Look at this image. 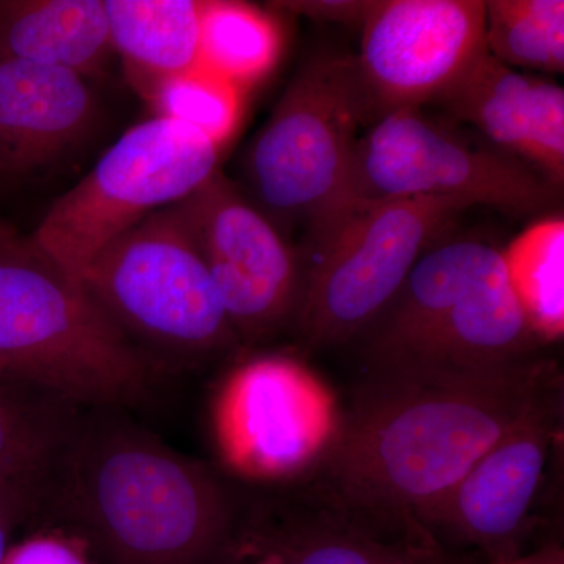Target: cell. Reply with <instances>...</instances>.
Returning <instances> with one entry per match:
<instances>
[{"label":"cell","instance_id":"obj_1","mask_svg":"<svg viewBox=\"0 0 564 564\" xmlns=\"http://www.w3.org/2000/svg\"><path fill=\"white\" fill-rule=\"evenodd\" d=\"M562 389L545 358L502 372L364 378L332 443L293 484L386 532L430 536L419 516Z\"/></svg>","mask_w":564,"mask_h":564},{"label":"cell","instance_id":"obj_2","mask_svg":"<svg viewBox=\"0 0 564 564\" xmlns=\"http://www.w3.org/2000/svg\"><path fill=\"white\" fill-rule=\"evenodd\" d=\"M250 503L206 464L118 408H84L41 485L32 522L91 564H215Z\"/></svg>","mask_w":564,"mask_h":564},{"label":"cell","instance_id":"obj_3","mask_svg":"<svg viewBox=\"0 0 564 564\" xmlns=\"http://www.w3.org/2000/svg\"><path fill=\"white\" fill-rule=\"evenodd\" d=\"M356 339L366 378L502 372L543 358L544 344L508 284L500 251L470 239L426 251Z\"/></svg>","mask_w":564,"mask_h":564},{"label":"cell","instance_id":"obj_4","mask_svg":"<svg viewBox=\"0 0 564 564\" xmlns=\"http://www.w3.org/2000/svg\"><path fill=\"white\" fill-rule=\"evenodd\" d=\"M155 367L31 240L0 252V378L84 408L131 410Z\"/></svg>","mask_w":564,"mask_h":564},{"label":"cell","instance_id":"obj_5","mask_svg":"<svg viewBox=\"0 0 564 564\" xmlns=\"http://www.w3.org/2000/svg\"><path fill=\"white\" fill-rule=\"evenodd\" d=\"M77 281L155 370L191 369L240 347L177 204L107 245Z\"/></svg>","mask_w":564,"mask_h":564},{"label":"cell","instance_id":"obj_6","mask_svg":"<svg viewBox=\"0 0 564 564\" xmlns=\"http://www.w3.org/2000/svg\"><path fill=\"white\" fill-rule=\"evenodd\" d=\"M375 121L356 57L304 63L248 150L259 209L276 226L303 225L314 240L350 206L356 148Z\"/></svg>","mask_w":564,"mask_h":564},{"label":"cell","instance_id":"obj_7","mask_svg":"<svg viewBox=\"0 0 564 564\" xmlns=\"http://www.w3.org/2000/svg\"><path fill=\"white\" fill-rule=\"evenodd\" d=\"M470 207L441 196L352 202L300 254L304 284L293 328L304 350L355 340Z\"/></svg>","mask_w":564,"mask_h":564},{"label":"cell","instance_id":"obj_8","mask_svg":"<svg viewBox=\"0 0 564 564\" xmlns=\"http://www.w3.org/2000/svg\"><path fill=\"white\" fill-rule=\"evenodd\" d=\"M220 151L181 122L162 117L139 122L52 204L29 240L77 280L121 234L198 191L217 172Z\"/></svg>","mask_w":564,"mask_h":564},{"label":"cell","instance_id":"obj_9","mask_svg":"<svg viewBox=\"0 0 564 564\" xmlns=\"http://www.w3.org/2000/svg\"><path fill=\"white\" fill-rule=\"evenodd\" d=\"M556 195L532 166L466 143L421 109L378 118L362 133L352 162L351 203L441 196L530 215L547 209Z\"/></svg>","mask_w":564,"mask_h":564},{"label":"cell","instance_id":"obj_10","mask_svg":"<svg viewBox=\"0 0 564 564\" xmlns=\"http://www.w3.org/2000/svg\"><path fill=\"white\" fill-rule=\"evenodd\" d=\"M340 413L295 359L254 356L234 367L212 403V433L229 474L256 484L300 480L332 443Z\"/></svg>","mask_w":564,"mask_h":564},{"label":"cell","instance_id":"obj_11","mask_svg":"<svg viewBox=\"0 0 564 564\" xmlns=\"http://www.w3.org/2000/svg\"><path fill=\"white\" fill-rule=\"evenodd\" d=\"M176 204L240 347L272 339L295 326L303 262L280 228L220 170Z\"/></svg>","mask_w":564,"mask_h":564},{"label":"cell","instance_id":"obj_12","mask_svg":"<svg viewBox=\"0 0 564 564\" xmlns=\"http://www.w3.org/2000/svg\"><path fill=\"white\" fill-rule=\"evenodd\" d=\"M563 426V389L508 434L417 518L441 547L480 564L532 551L533 510Z\"/></svg>","mask_w":564,"mask_h":564},{"label":"cell","instance_id":"obj_13","mask_svg":"<svg viewBox=\"0 0 564 564\" xmlns=\"http://www.w3.org/2000/svg\"><path fill=\"white\" fill-rule=\"evenodd\" d=\"M481 0H372L356 57L375 118L432 104L486 50Z\"/></svg>","mask_w":564,"mask_h":564},{"label":"cell","instance_id":"obj_14","mask_svg":"<svg viewBox=\"0 0 564 564\" xmlns=\"http://www.w3.org/2000/svg\"><path fill=\"white\" fill-rule=\"evenodd\" d=\"M248 519L282 564H480L433 538L366 524L302 485L250 503Z\"/></svg>","mask_w":564,"mask_h":564},{"label":"cell","instance_id":"obj_15","mask_svg":"<svg viewBox=\"0 0 564 564\" xmlns=\"http://www.w3.org/2000/svg\"><path fill=\"white\" fill-rule=\"evenodd\" d=\"M98 115L87 77L0 55V176H28L79 143Z\"/></svg>","mask_w":564,"mask_h":564},{"label":"cell","instance_id":"obj_16","mask_svg":"<svg viewBox=\"0 0 564 564\" xmlns=\"http://www.w3.org/2000/svg\"><path fill=\"white\" fill-rule=\"evenodd\" d=\"M102 0H0V55L101 73L113 55Z\"/></svg>","mask_w":564,"mask_h":564},{"label":"cell","instance_id":"obj_17","mask_svg":"<svg viewBox=\"0 0 564 564\" xmlns=\"http://www.w3.org/2000/svg\"><path fill=\"white\" fill-rule=\"evenodd\" d=\"M110 43L143 98L162 80L199 66L203 2L106 0Z\"/></svg>","mask_w":564,"mask_h":564},{"label":"cell","instance_id":"obj_18","mask_svg":"<svg viewBox=\"0 0 564 564\" xmlns=\"http://www.w3.org/2000/svg\"><path fill=\"white\" fill-rule=\"evenodd\" d=\"M533 77L503 65L485 50L432 104L456 121L474 126L497 150L527 163Z\"/></svg>","mask_w":564,"mask_h":564},{"label":"cell","instance_id":"obj_19","mask_svg":"<svg viewBox=\"0 0 564 564\" xmlns=\"http://www.w3.org/2000/svg\"><path fill=\"white\" fill-rule=\"evenodd\" d=\"M84 406L0 378V485L39 494Z\"/></svg>","mask_w":564,"mask_h":564},{"label":"cell","instance_id":"obj_20","mask_svg":"<svg viewBox=\"0 0 564 564\" xmlns=\"http://www.w3.org/2000/svg\"><path fill=\"white\" fill-rule=\"evenodd\" d=\"M282 32L267 11L250 3L203 2L199 66L240 90L258 84L280 61Z\"/></svg>","mask_w":564,"mask_h":564},{"label":"cell","instance_id":"obj_21","mask_svg":"<svg viewBox=\"0 0 564 564\" xmlns=\"http://www.w3.org/2000/svg\"><path fill=\"white\" fill-rule=\"evenodd\" d=\"M508 284L541 343L564 332V220L533 223L500 251Z\"/></svg>","mask_w":564,"mask_h":564},{"label":"cell","instance_id":"obj_22","mask_svg":"<svg viewBox=\"0 0 564 564\" xmlns=\"http://www.w3.org/2000/svg\"><path fill=\"white\" fill-rule=\"evenodd\" d=\"M485 3V44L494 58L513 69L563 73V0H489Z\"/></svg>","mask_w":564,"mask_h":564},{"label":"cell","instance_id":"obj_23","mask_svg":"<svg viewBox=\"0 0 564 564\" xmlns=\"http://www.w3.org/2000/svg\"><path fill=\"white\" fill-rule=\"evenodd\" d=\"M144 99L154 117L188 126L220 148L242 118L243 90L203 66L162 80Z\"/></svg>","mask_w":564,"mask_h":564},{"label":"cell","instance_id":"obj_24","mask_svg":"<svg viewBox=\"0 0 564 564\" xmlns=\"http://www.w3.org/2000/svg\"><path fill=\"white\" fill-rule=\"evenodd\" d=\"M2 564H91L76 541L55 530L33 534L9 549Z\"/></svg>","mask_w":564,"mask_h":564},{"label":"cell","instance_id":"obj_25","mask_svg":"<svg viewBox=\"0 0 564 564\" xmlns=\"http://www.w3.org/2000/svg\"><path fill=\"white\" fill-rule=\"evenodd\" d=\"M273 6L304 14L315 21L343 22V24L361 22L362 24L370 2L369 0H362V2L361 0H315V2H280Z\"/></svg>","mask_w":564,"mask_h":564},{"label":"cell","instance_id":"obj_26","mask_svg":"<svg viewBox=\"0 0 564 564\" xmlns=\"http://www.w3.org/2000/svg\"><path fill=\"white\" fill-rule=\"evenodd\" d=\"M250 508V507H248ZM215 564H282L272 547L267 544L258 530L251 525L250 519L245 521L242 529L234 538L220 558Z\"/></svg>","mask_w":564,"mask_h":564},{"label":"cell","instance_id":"obj_27","mask_svg":"<svg viewBox=\"0 0 564 564\" xmlns=\"http://www.w3.org/2000/svg\"><path fill=\"white\" fill-rule=\"evenodd\" d=\"M36 508L39 494L0 485V521H11L18 525L32 522Z\"/></svg>","mask_w":564,"mask_h":564},{"label":"cell","instance_id":"obj_28","mask_svg":"<svg viewBox=\"0 0 564 564\" xmlns=\"http://www.w3.org/2000/svg\"><path fill=\"white\" fill-rule=\"evenodd\" d=\"M497 564H564L563 549L558 544H544L536 551H529L519 558Z\"/></svg>","mask_w":564,"mask_h":564},{"label":"cell","instance_id":"obj_29","mask_svg":"<svg viewBox=\"0 0 564 564\" xmlns=\"http://www.w3.org/2000/svg\"><path fill=\"white\" fill-rule=\"evenodd\" d=\"M22 239L24 237H21V234L18 232V229L10 221L0 218V252L17 247Z\"/></svg>","mask_w":564,"mask_h":564},{"label":"cell","instance_id":"obj_30","mask_svg":"<svg viewBox=\"0 0 564 564\" xmlns=\"http://www.w3.org/2000/svg\"><path fill=\"white\" fill-rule=\"evenodd\" d=\"M18 524L11 521H0V564L6 558L7 551H9V536L11 530Z\"/></svg>","mask_w":564,"mask_h":564}]
</instances>
